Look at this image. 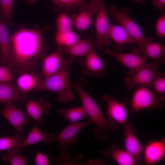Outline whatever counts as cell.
Segmentation results:
<instances>
[{"label": "cell", "instance_id": "20", "mask_svg": "<svg viewBox=\"0 0 165 165\" xmlns=\"http://www.w3.org/2000/svg\"><path fill=\"white\" fill-rule=\"evenodd\" d=\"M6 24L0 17V64L8 67L12 45L11 36Z\"/></svg>", "mask_w": 165, "mask_h": 165}, {"label": "cell", "instance_id": "19", "mask_svg": "<svg viewBox=\"0 0 165 165\" xmlns=\"http://www.w3.org/2000/svg\"><path fill=\"white\" fill-rule=\"evenodd\" d=\"M123 126L125 150L137 158L143 159L141 155L143 146L135 135L136 129L130 122H127Z\"/></svg>", "mask_w": 165, "mask_h": 165}, {"label": "cell", "instance_id": "6", "mask_svg": "<svg viewBox=\"0 0 165 165\" xmlns=\"http://www.w3.org/2000/svg\"><path fill=\"white\" fill-rule=\"evenodd\" d=\"M160 65L155 62H150L136 71L130 72L125 78L124 85L130 88L136 86L151 87Z\"/></svg>", "mask_w": 165, "mask_h": 165}, {"label": "cell", "instance_id": "10", "mask_svg": "<svg viewBox=\"0 0 165 165\" xmlns=\"http://www.w3.org/2000/svg\"><path fill=\"white\" fill-rule=\"evenodd\" d=\"M104 51L126 66L130 72L136 71L143 67L146 63L147 59L145 54L135 49L128 53H119L108 48L104 49Z\"/></svg>", "mask_w": 165, "mask_h": 165}, {"label": "cell", "instance_id": "18", "mask_svg": "<svg viewBox=\"0 0 165 165\" xmlns=\"http://www.w3.org/2000/svg\"><path fill=\"white\" fill-rule=\"evenodd\" d=\"M43 80L41 74L34 72H27L19 75L16 79V86L20 91L26 94L30 92L36 91Z\"/></svg>", "mask_w": 165, "mask_h": 165}, {"label": "cell", "instance_id": "7", "mask_svg": "<svg viewBox=\"0 0 165 165\" xmlns=\"http://www.w3.org/2000/svg\"><path fill=\"white\" fill-rule=\"evenodd\" d=\"M97 6L98 11L95 22L96 34L94 42L96 47L101 48L109 46L112 43L109 36L111 24L108 19L106 4L103 0H98Z\"/></svg>", "mask_w": 165, "mask_h": 165}, {"label": "cell", "instance_id": "40", "mask_svg": "<svg viewBox=\"0 0 165 165\" xmlns=\"http://www.w3.org/2000/svg\"><path fill=\"white\" fill-rule=\"evenodd\" d=\"M31 5L34 4L36 1L37 0H26Z\"/></svg>", "mask_w": 165, "mask_h": 165}, {"label": "cell", "instance_id": "30", "mask_svg": "<svg viewBox=\"0 0 165 165\" xmlns=\"http://www.w3.org/2000/svg\"><path fill=\"white\" fill-rule=\"evenodd\" d=\"M14 0H0V17L6 24L14 26L12 19Z\"/></svg>", "mask_w": 165, "mask_h": 165}, {"label": "cell", "instance_id": "31", "mask_svg": "<svg viewBox=\"0 0 165 165\" xmlns=\"http://www.w3.org/2000/svg\"><path fill=\"white\" fill-rule=\"evenodd\" d=\"M20 150L12 149L6 151L2 157L4 162L9 163L12 165H25L28 158L20 153Z\"/></svg>", "mask_w": 165, "mask_h": 165}, {"label": "cell", "instance_id": "17", "mask_svg": "<svg viewBox=\"0 0 165 165\" xmlns=\"http://www.w3.org/2000/svg\"><path fill=\"white\" fill-rule=\"evenodd\" d=\"M102 155L113 159L120 165H136L143 163V159L134 157L126 150L119 148L115 143L112 144L111 146L106 150H103Z\"/></svg>", "mask_w": 165, "mask_h": 165}, {"label": "cell", "instance_id": "43", "mask_svg": "<svg viewBox=\"0 0 165 165\" xmlns=\"http://www.w3.org/2000/svg\"><path fill=\"white\" fill-rule=\"evenodd\" d=\"M1 126H0V130L1 129Z\"/></svg>", "mask_w": 165, "mask_h": 165}, {"label": "cell", "instance_id": "42", "mask_svg": "<svg viewBox=\"0 0 165 165\" xmlns=\"http://www.w3.org/2000/svg\"><path fill=\"white\" fill-rule=\"evenodd\" d=\"M98 0H91V4L97 6V3Z\"/></svg>", "mask_w": 165, "mask_h": 165}, {"label": "cell", "instance_id": "22", "mask_svg": "<svg viewBox=\"0 0 165 165\" xmlns=\"http://www.w3.org/2000/svg\"><path fill=\"white\" fill-rule=\"evenodd\" d=\"M56 141V137L40 130L37 126H34L30 131L23 143L18 147L13 148L20 150L22 148L41 142L50 144Z\"/></svg>", "mask_w": 165, "mask_h": 165}, {"label": "cell", "instance_id": "34", "mask_svg": "<svg viewBox=\"0 0 165 165\" xmlns=\"http://www.w3.org/2000/svg\"><path fill=\"white\" fill-rule=\"evenodd\" d=\"M59 7L62 8H68L85 3L84 0H52Z\"/></svg>", "mask_w": 165, "mask_h": 165}, {"label": "cell", "instance_id": "37", "mask_svg": "<svg viewBox=\"0 0 165 165\" xmlns=\"http://www.w3.org/2000/svg\"><path fill=\"white\" fill-rule=\"evenodd\" d=\"M35 161L37 165H48L50 161L48 157L41 152H37L35 157Z\"/></svg>", "mask_w": 165, "mask_h": 165}, {"label": "cell", "instance_id": "38", "mask_svg": "<svg viewBox=\"0 0 165 165\" xmlns=\"http://www.w3.org/2000/svg\"><path fill=\"white\" fill-rule=\"evenodd\" d=\"M152 4L159 10H162L165 7V0H153Z\"/></svg>", "mask_w": 165, "mask_h": 165}, {"label": "cell", "instance_id": "15", "mask_svg": "<svg viewBox=\"0 0 165 165\" xmlns=\"http://www.w3.org/2000/svg\"><path fill=\"white\" fill-rule=\"evenodd\" d=\"M103 98L108 106V120L123 126L127 122V113L125 103L119 101L111 95L105 94Z\"/></svg>", "mask_w": 165, "mask_h": 165}, {"label": "cell", "instance_id": "32", "mask_svg": "<svg viewBox=\"0 0 165 165\" xmlns=\"http://www.w3.org/2000/svg\"><path fill=\"white\" fill-rule=\"evenodd\" d=\"M57 32L63 33L72 30L73 26L71 17L65 13L60 14L57 19Z\"/></svg>", "mask_w": 165, "mask_h": 165}, {"label": "cell", "instance_id": "13", "mask_svg": "<svg viewBox=\"0 0 165 165\" xmlns=\"http://www.w3.org/2000/svg\"><path fill=\"white\" fill-rule=\"evenodd\" d=\"M27 112L31 120L38 125L42 126L45 123L44 118L50 114L51 103L43 97L37 100L30 99L25 104Z\"/></svg>", "mask_w": 165, "mask_h": 165}, {"label": "cell", "instance_id": "12", "mask_svg": "<svg viewBox=\"0 0 165 165\" xmlns=\"http://www.w3.org/2000/svg\"><path fill=\"white\" fill-rule=\"evenodd\" d=\"M91 123L90 120L71 123L63 130L56 137V141L58 142L61 152L68 151L70 145L77 142V135L79 132Z\"/></svg>", "mask_w": 165, "mask_h": 165}, {"label": "cell", "instance_id": "39", "mask_svg": "<svg viewBox=\"0 0 165 165\" xmlns=\"http://www.w3.org/2000/svg\"><path fill=\"white\" fill-rule=\"evenodd\" d=\"M88 165H103L105 163V161L102 159H92L89 160L87 161Z\"/></svg>", "mask_w": 165, "mask_h": 165}, {"label": "cell", "instance_id": "23", "mask_svg": "<svg viewBox=\"0 0 165 165\" xmlns=\"http://www.w3.org/2000/svg\"><path fill=\"white\" fill-rule=\"evenodd\" d=\"M109 36L115 43L113 49L116 52L122 50L127 44H135L131 37L121 25L111 24Z\"/></svg>", "mask_w": 165, "mask_h": 165}, {"label": "cell", "instance_id": "16", "mask_svg": "<svg viewBox=\"0 0 165 165\" xmlns=\"http://www.w3.org/2000/svg\"><path fill=\"white\" fill-rule=\"evenodd\" d=\"M79 6V13L71 17L73 26L79 31L86 30L92 24L93 15L97 13L98 7L97 6L90 4H82Z\"/></svg>", "mask_w": 165, "mask_h": 165}, {"label": "cell", "instance_id": "11", "mask_svg": "<svg viewBox=\"0 0 165 165\" xmlns=\"http://www.w3.org/2000/svg\"><path fill=\"white\" fill-rule=\"evenodd\" d=\"M1 114L9 122L15 130L22 135L24 125L31 119L27 112L17 108L11 103L3 104Z\"/></svg>", "mask_w": 165, "mask_h": 165}, {"label": "cell", "instance_id": "4", "mask_svg": "<svg viewBox=\"0 0 165 165\" xmlns=\"http://www.w3.org/2000/svg\"><path fill=\"white\" fill-rule=\"evenodd\" d=\"M129 9L124 6L119 9L115 5H111L109 12L120 23L131 37L138 47L137 50L143 53L145 44L152 41L153 38L146 37L140 27L130 17L128 13Z\"/></svg>", "mask_w": 165, "mask_h": 165}, {"label": "cell", "instance_id": "21", "mask_svg": "<svg viewBox=\"0 0 165 165\" xmlns=\"http://www.w3.org/2000/svg\"><path fill=\"white\" fill-rule=\"evenodd\" d=\"M27 99L26 94L19 90L16 85L9 82H0V102L15 104Z\"/></svg>", "mask_w": 165, "mask_h": 165}, {"label": "cell", "instance_id": "1", "mask_svg": "<svg viewBox=\"0 0 165 165\" xmlns=\"http://www.w3.org/2000/svg\"><path fill=\"white\" fill-rule=\"evenodd\" d=\"M49 28L40 30L22 28L11 36L12 52L8 66L13 75L34 71L45 57L46 49L42 33Z\"/></svg>", "mask_w": 165, "mask_h": 165}, {"label": "cell", "instance_id": "27", "mask_svg": "<svg viewBox=\"0 0 165 165\" xmlns=\"http://www.w3.org/2000/svg\"><path fill=\"white\" fill-rule=\"evenodd\" d=\"M84 156L83 154L80 153L72 157L69 151L61 152L60 155L54 157L53 160L59 165H88L87 162L83 161Z\"/></svg>", "mask_w": 165, "mask_h": 165}, {"label": "cell", "instance_id": "35", "mask_svg": "<svg viewBox=\"0 0 165 165\" xmlns=\"http://www.w3.org/2000/svg\"><path fill=\"white\" fill-rule=\"evenodd\" d=\"M13 74L8 66H0V82H9L13 80Z\"/></svg>", "mask_w": 165, "mask_h": 165}, {"label": "cell", "instance_id": "24", "mask_svg": "<svg viewBox=\"0 0 165 165\" xmlns=\"http://www.w3.org/2000/svg\"><path fill=\"white\" fill-rule=\"evenodd\" d=\"M95 49H96V47L91 38L80 39L74 44L63 48L64 52L68 54L69 58L74 60L78 57H85Z\"/></svg>", "mask_w": 165, "mask_h": 165}, {"label": "cell", "instance_id": "3", "mask_svg": "<svg viewBox=\"0 0 165 165\" xmlns=\"http://www.w3.org/2000/svg\"><path fill=\"white\" fill-rule=\"evenodd\" d=\"M70 68L52 75L43 79L36 92L48 91L58 94L57 100L66 103L72 101L75 98L71 89L69 81Z\"/></svg>", "mask_w": 165, "mask_h": 165}, {"label": "cell", "instance_id": "26", "mask_svg": "<svg viewBox=\"0 0 165 165\" xmlns=\"http://www.w3.org/2000/svg\"><path fill=\"white\" fill-rule=\"evenodd\" d=\"M57 112L70 123L79 122L88 116L86 111L83 106L70 108H60L57 110Z\"/></svg>", "mask_w": 165, "mask_h": 165}, {"label": "cell", "instance_id": "41", "mask_svg": "<svg viewBox=\"0 0 165 165\" xmlns=\"http://www.w3.org/2000/svg\"><path fill=\"white\" fill-rule=\"evenodd\" d=\"M134 1L137 2L141 5H143L144 4V0H134Z\"/></svg>", "mask_w": 165, "mask_h": 165}, {"label": "cell", "instance_id": "29", "mask_svg": "<svg viewBox=\"0 0 165 165\" xmlns=\"http://www.w3.org/2000/svg\"><path fill=\"white\" fill-rule=\"evenodd\" d=\"M55 39L57 46L64 48L74 44L80 39L76 33L72 30L63 33L57 32Z\"/></svg>", "mask_w": 165, "mask_h": 165}, {"label": "cell", "instance_id": "36", "mask_svg": "<svg viewBox=\"0 0 165 165\" xmlns=\"http://www.w3.org/2000/svg\"><path fill=\"white\" fill-rule=\"evenodd\" d=\"M156 30L158 38H165V15L163 14L158 20L156 24Z\"/></svg>", "mask_w": 165, "mask_h": 165}, {"label": "cell", "instance_id": "25", "mask_svg": "<svg viewBox=\"0 0 165 165\" xmlns=\"http://www.w3.org/2000/svg\"><path fill=\"white\" fill-rule=\"evenodd\" d=\"M150 41L145 45L143 53L160 65L165 63V48L159 42Z\"/></svg>", "mask_w": 165, "mask_h": 165}, {"label": "cell", "instance_id": "33", "mask_svg": "<svg viewBox=\"0 0 165 165\" xmlns=\"http://www.w3.org/2000/svg\"><path fill=\"white\" fill-rule=\"evenodd\" d=\"M152 91L157 95L164 97L165 94V73L157 72L152 86Z\"/></svg>", "mask_w": 165, "mask_h": 165}, {"label": "cell", "instance_id": "2", "mask_svg": "<svg viewBox=\"0 0 165 165\" xmlns=\"http://www.w3.org/2000/svg\"><path fill=\"white\" fill-rule=\"evenodd\" d=\"M87 83L85 77L83 76L79 81L70 83V85L79 95L82 106L90 118V120L96 127L94 131V138L106 141L108 139V132L119 130L120 124L110 122L105 118L100 110L98 105L85 89L84 86Z\"/></svg>", "mask_w": 165, "mask_h": 165}, {"label": "cell", "instance_id": "8", "mask_svg": "<svg viewBox=\"0 0 165 165\" xmlns=\"http://www.w3.org/2000/svg\"><path fill=\"white\" fill-rule=\"evenodd\" d=\"M63 48L57 46L53 53L43 58L41 74L43 79L61 71L70 68L74 59L66 58L64 56Z\"/></svg>", "mask_w": 165, "mask_h": 165}, {"label": "cell", "instance_id": "5", "mask_svg": "<svg viewBox=\"0 0 165 165\" xmlns=\"http://www.w3.org/2000/svg\"><path fill=\"white\" fill-rule=\"evenodd\" d=\"M164 97L157 95L148 87L139 86L136 89L132 97L131 112H136L146 109L153 110L161 109Z\"/></svg>", "mask_w": 165, "mask_h": 165}, {"label": "cell", "instance_id": "28", "mask_svg": "<svg viewBox=\"0 0 165 165\" xmlns=\"http://www.w3.org/2000/svg\"><path fill=\"white\" fill-rule=\"evenodd\" d=\"M22 135L16 132L11 137L5 136L0 138V152L7 151L16 148L25 139Z\"/></svg>", "mask_w": 165, "mask_h": 165}, {"label": "cell", "instance_id": "9", "mask_svg": "<svg viewBox=\"0 0 165 165\" xmlns=\"http://www.w3.org/2000/svg\"><path fill=\"white\" fill-rule=\"evenodd\" d=\"M79 62L82 68V73L87 76L101 78L106 74L107 62L99 56L96 49L94 50Z\"/></svg>", "mask_w": 165, "mask_h": 165}, {"label": "cell", "instance_id": "14", "mask_svg": "<svg viewBox=\"0 0 165 165\" xmlns=\"http://www.w3.org/2000/svg\"><path fill=\"white\" fill-rule=\"evenodd\" d=\"M143 162L152 165L161 161L165 156V139L151 141L143 146Z\"/></svg>", "mask_w": 165, "mask_h": 165}]
</instances>
